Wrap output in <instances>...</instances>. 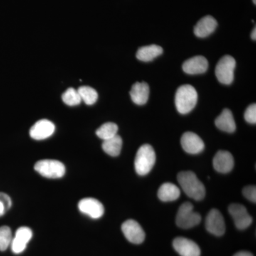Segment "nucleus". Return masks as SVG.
Here are the masks:
<instances>
[{"mask_svg": "<svg viewBox=\"0 0 256 256\" xmlns=\"http://www.w3.org/2000/svg\"><path fill=\"white\" fill-rule=\"evenodd\" d=\"M178 183L183 191L192 200L202 201L206 196L204 185L192 172H182L178 174Z\"/></svg>", "mask_w": 256, "mask_h": 256, "instance_id": "nucleus-1", "label": "nucleus"}, {"mask_svg": "<svg viewBox=\"0 0 256 256\" xmlns=\"http://www.w3.org/2000/svg\"><path fill=\"white\" fill-rule=\"evenodd\" d=\"M198 101V94L191 85L182 86L175 96V104L180 114H186L194 109Z\"/></svg>", "mask_w": 256, "mask_h": 256, "instance_id": "nucleus-2", "label": "nucleus"}, {"mask_svg": "<svg viewBox=\"0 0 256 256\" xmlns=\"http://www.w3.org/2000/svg\"><path fill=\"white\" fill-rule=\"evenodd\" d=\"M156 162V154L152 146L144 144L140 148L134 160L136 172L140 176L149 174Z\"/></svg>", "mask_w": 256, "mask_h": 256, "instance_id": "nucleus-3", "label": "nucleus"}, {"mask_svg": "<svg viewBox=\"0 0 256 256\" xmlns=\"http://www.w3.org/2000/svg\"><path fill=\"white\" fill-rule=\"evenodd\" d=\"M201 222V215L194 212L191 203L186 202L180 206L176 220L178 227L183 229L192 228L198 226Z\"/></svg>", "mask_w": 256, "mask_h": 256, "instance_id": "nucleus-4", "label": "nucleus"}, {"mask_svg": "<svg viewBox=\"0 0 256 256\" xmlns=\"http://www.w3.org/2000/svg\"><path fill=\"white\" fill-rule=\"evenodd\" d=\"M34 169L38 174L48 178H62L66 173L65 165L57 160H41L35 164Z\"/></svg>", "mask_w": 256, "mask_h": 256, "instance_id": "nucleus-5", "label": "nucleus"}, {"mask_svg": "<svg viewBox=\"0 0 256 256\" xmlns=\"http://www.w3.org/2000/svg\"><path fill=\"white\" fill-rule=\"evenodd\" d=\"M236 62L230 56H225L218 62L216 68V76L218 82L224 85H230L234 80Z\"/></svg>", "mask_w": 256, "mask_h": 256, "instance_id": "nucleus-6", "label": "nucleus"}, {"mask_svg": "<svg viewBox=\"0 0 256 256\" xmlns=\"http://www.w3.org/2000/svg\"><path fill=\"white\" fill-rule=\"evenodd\" d=\"M228 212L233 218L236 226L239 230H245L252 225V216L249 214L247 208L242 205L238 204L230 205Z\"/></svg>", "mask_w": 256, "mask_h": 256, "instance_id": "nucleus-7", "label": "nucleus"}, {"mask_svg": "<svg viewBox=\"0 0 256 256\" xmlns=\"http://www.w3.org/2000/svg\"><path fill=\"white\" fill-rule=\"evenodd\" d=\"M124 236L133 244L139 245L146 239V233L141 226L134 220H128L122 226Z\"/></svg>", "mask_w": 256, "mask_h": 256, "instance_id": "nucleus-8", "label": "nucleus"}, {"mask_svg": "<svg viewBox=\"0 0 256 256\" xmlns=\"http://www.w3.org/2000/svg\"><path fill=\"white\" fill-rule=\"evenodd\" d=\"M206 230L216 236H222L226 232V224L223 215L218 210H212L207 216Z\"/></svg>", "mask_w": 256, "mask_h": 256, "instance_id": "nucleus-9", "label": "nucleus"}, {"mask_svg": "<svg viewBox=\"0 0 256 256\" xmlns=\"http://www.w3.org/2000/svg\"><path fill=\"white\" fill-rule=\"evenodd\" d=\"M78 208L82 213L94 220H98L105 213V208L101 202L96 198H84L79 202Z\"/></svg>", "mask_w": 256, "mask_h": 256, "instance_id": "nucleus-10", "label": "nucleus"}, {"mask_svg": "<svg viewBox=\"0 0 256 256\" xmlns=\"http://www.w3.org/2000/svg\"><path fill=\"white\" fill-rule=\"evenodd\" d=\"M181 143L184 150L188 154H200L205 148L204 142L202 138L194 132L184 133L182 138Z\"/></svg>", "mask_w": 256, "mask_h": 256, "instance_id": "nucleus-11", "label": "nucleus"}, {"mask_svg": "<svg viewBox=\"0 0 256 256\" xmlns=\"http://www.w3.org/2000/svg\"><path fill=\"white\" fill-rule=\"evenodd\" d=\"M54 124L48 120L38 121L30 130V136L35 140H44L55 132Z\"/></svg>", "mask_w": 256, "mask_h": 256, "instance_id": "nucleus-12", "label": "nucleus"}, {"mask_svg": "<svg viewBox=\"0 0 256 256\" xmlns=\"http://www.w3.org/2000/svg\"><path fill=\"white\" fill-rule=\"evenodd\" d=\"M33 236L32 230L28 227H21L16 230L12 242V250L15 254H20L26 250L28 244Z\"/></svg>", "mask_w": 256, "mask_h": 256, "instance_id": "nucleus-13", "label": "nucleus"}, {"mask_svg": "<svg viewBox=\"0 0 256 256\" xmlns=\"http://www.w3.org/2000/svg\"><path fill=\"white\" fill-rule=\"evenodd\" d=\"M173 247L181 256H200L201 249L196 242L190 239L176 238L173 242Z\"/></svg>", "mask_w": 256, "mask_h": 256, "instance_id": "nucleus-14", "label": "nucleus"}, {"mask_svg": "<svg viewBox=\"0 0 256 256\" xmlns=\"http://www.w3.org/2000/svg\"><path fill=\"white\" fill-rule=\"evenodd\" d=\"M214 168L218 172L227 174L234 168V158L227 151H220L216 154L213 161Z\"/></svg>", "mask_w": 256, "mask_h": 256, "instance_id": "nucleus-15", "label": "nucleus"}, {"mask_svg": "<svg viewBox=\"0 0 256 256\" xmlns=\"http://www.w3.org/2000/svg\"><path fill=\"white\" fill-rule=\"evenodd\" d=\"M208 68V60L202 56L190 58L185 62L183 65L184 72L190 75H198L206 73Z\"/></svg>", "mask_w": 256, "mask_h": 256, "instance_id": "nucleus-16", "label": "nucleus"}, {"mask_svg": "<svg viewBox=\"0 0 256 256\" xmlns=\"http://www.w3.org/2000/svg\"><path fill=\"white\" fill-rule=\"evenodd\" d=\"M217 26L218 22L213 16H205L195 26V35L198 38H206L215 32Z\"/></svg>", "mask_w": 256, "mask_h": 256, "instance_id": "nucleus-17", "label": "nucleus"}, {"mask_svg": "<svg viewBox=\"0 0 256 256\" xmlns=\"http://www.w3.org/2000/svg\"><path fill=\"white\" fill-rule=\"evenodd\" d=\"M131 98L138 106L146 105L149 100L150 86L146 82H136L130 92Z\"/></svg>", "mask_w": 256, "mask_h": 256, "instance_id": "nucleus-18", "label": "nucleus"}, {"mask_svg": "<svg viewBox=\"0 0 256 256\" xmlns=\"http://www.w3.org/2000/svg\"><path fill=\"white\" fill-rule=\"evenodd\" d=\"M216 126L224 132L233 133L236 130V124L233 114L228 109L224 110L215 121Z\"/></svg>", "mask_w": 256, "mask_h": 256, "instance_id": "nucleus-19", "label": "nucleus"}, {"mask_svg": "<svg viewBox=\"0 0 256 256\" xmlns=\"http://www.w3.org/2000/svg\"><path fill=\"white\" fill-rule=\"evenodd\" d=\"M181 196L180 188L174 184L165 183L158 191V197L164 202H174Z\"/></svg>", "mask_w": 256, "mask_h": 256, "instance_id": "nucleus-20", "label": "nucleus"}, {"mask_svg": "<svg viewBox=\"0 0 256 256\" xmlns=\"http://www.w3.org/2000/svg\"><path fill=\"white\" fill-rule=\"evenodd\" d=\"M163 54V48L158 45H150L140 48L137 53L138 60L150 62Z\"/></svg>", "mask_w": 256, "mask_h": 256, "instance_id": "nucleus-21", "label": "nucleus"}, {"mask_svg": "<svg viewBox=\"0 0 256 256\" xmlns=\"http://www.w3.org/2000/svg\"><path fill=\"white\" fill-rule=\"evenodd\" d=\"M122 148V140L119 136L108 140L104 141L102 144V149L104 152L111 156H118L120 154Z\"/></svg>", "mask_w": 256, "mask_h": 256, "instance_id": "nucleus-22", "label": "nucleus"}, {"mask_svg": "<svg viewBox=\"0 0 256 256\" xmlns=\"http://www.w3.org/2000/svg\"><path fill=\"white\" fill-rule=\"evenodd\" d=\"M118 132V127L117 124L114 122H108V124H102L96 131V134L98 137L105 141L117 136Z\"/></svg>", "mask_w": 256, "mask_h": 256, "instance_id": "nucleus-23", "label": "nucleus"}, {"mask_svg": "<svg viewBox=\"0 0 256 256\" xmlns=\"http://www.w3.org/2000/svg\"><path fill=\"white\" fill-rule=\"evenodd\" d=\"M78 92L82 101L88 106L94 105L98 99V94L92 87L82 86L79 88Z\"/></svg>", "mask_w": 256, "mask_h": 256, "instance_id": "nucleus-24", "label": "nucleus"}, {"mask_svg": "<svg viewBox=\"0 0 256 256\" xmlns=\"http://www.w3.org/2000/svg\"><path fill=\"white\" fill-rule=\"evenodd\" d=\"M62 100L64 104L68 106H77L82 102V98L79 95L78 90L74 88H68L62 96Z\"/></svg>", "mask_w": 256, "mask_h": 256, "instance_id": "nucleus-25", "label": "nucleus"}, {"mask_svg": "<svg viewBox=\"0 0 256 256\" xmlns=\"http://www.w3.org/2000/svg\"><path fill=\"white\" fill-rule=\"evenodd\" d=\"M12 242V234L11 229L8 226L0 228V250L5 252Z\"/></svg>", "mask_w": 256, "mask_h": 256, "instance_id": "nucleus-26", "label": "nucleus"}, {"mask_svg": "<svg viewBox=\"0 0 256 256\" xmlns=\"http://www.w3.org/2000/svg\"><path fill=\"white\" fill-rule=\"evenodd\" d=\"M12 202L11 198L4 193H0V217L3 216L11 208Z\"/></svg>", "mask_w": 256, "mask_h": 256, "instance_id": "nucleus-27", "label": "nucleus"}, {"mask_svg": "<svg viewBox=\"0 0 256 256\" xmlns=\"http://www.w3.org/2000/svg\"><path fill=\"white\" fill-rule=\"evenodd\" d=\"M245 120L248 124H256V104L249 106L245 112Z\"/></svg>", "mask_w": 256, "mask_h": 256, "instance_id": "nucleus-28", "label": "nucleus"}, {"mask_svg": "<svg viewBox=\"0 0 256 256\" xmlns=\"http://www.w3.org/2000/svg\"><path fill=\"white\" fill-rule=\"evenodd\" d=\"M242 194L249 201L256 203V188L255 186H246L242 190Z\"/></svg>", "mask_w": 256, "mask_h": 256, "instance_id": "nucleus-29", "label": "nucleus"}, {"mask_svg": "<svg viewBox=\"0 0 256 256\" xmlns=\"http://www.w3.org/2000/svg\"><path fill=\"white\" fill-rule=\"evenodd\" d=\"M234 256H254V255L249 252H238V254H236Z\"/></svg>", "mask_w": 256, "mask_h": 256, "instance_id": "nucleus-30", "label": "nucleus"}, {"mask_svg": "<svg viewBox=\"0 0 256 256\" xmlns=\"http://www.w3.org/2000/svg\"><path fill=\"white\" fill-rule=\"evenodd\" d=\"M252 40L256 41V28H254V31L252 32Z\"/></svg>", "mask_w": 256, "mask_h": 256, "instance_id": "nucleus-31", "label": "nucleus"}, {"mask_svg": "<svg viewBox=\"0 0 256 256\" xmlns=\"http://www.w3.org/2000/svg\"><path fill=\"white\" fill-rule=\"evenodd\" d=\"M252 2H254V4H256V0H252Z\"/></svg>", "mask_w": 256, "mask_h": 256, "instance_id": "nucleus-32", "label": "nucleus"}]
</instances>
